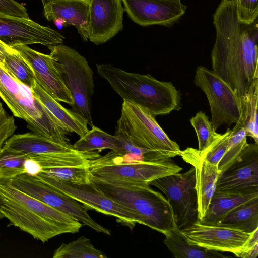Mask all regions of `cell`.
<instances>
[{"instance_id":"30bf717a","label":"cell","mask_w":258,"mask_h":258,"mask_svg":"<svg viewBox=\"0 0 258 258\" xmlns=\"http://www.w3.org/2000/svg\"><path fill=\"white\" fill-rule=\"evenodd\" d=\"M6 181L22 192L70 215L82 225L97 232L111 235L110 230L91 217L87 208L83 205L43 182L36 176L25 173Z\"/></svg>"},{"instance_id":"ac0fdd59","label":"cell","mask_w":258,"mask_h":258,"mask_svg":"<svg viewBox=\"0 0 258 258\" xmlns=\"http://www.w3.org/2000/svg\"><path fill=\"white\" fill-rule=\"evenodd\" d=\"M124 11L135 23L169 26L182 16L187 7L181 0H122Z\"/></svg>"},{"instance_id":"7c38bea8","label":"cell","mask_w":258,"mask_h":258,"mask_svg":"<svg viewBox=\"0 0 258 258\" xmlns=\"http://www.w3.org/2000/svg\"><path fill=\"white\" fill-rule=\"evenodd\" d=\"M41 180L76 200L88 210H94L114 217L118 222L131 230L137 223L139 224L136 216L131 210L108 197L91 181L88 183L75 184L51 179Z\"/></svg>"},{"instance_id":"ab89813d","label":"cell","mask_w":258,"mask_h":258,"mask_svg":"<svg viewBox=\"0 0 258 258\" xmlns=\"http://www.w3.org/2000/svg\"><path fill=\"white\" fill-rule=\"evenodd\" d=\"M42 2V4H44L46 2H47L48 0H41Z\"/></svg>"},{"instance_id":"277c9868","label":"cell","mask_w":258,"mask_h":258,"mask_svg":"<svg viewBox=\"0 0 258 258\" xmlns=\"http://www.w3.org/2000/svg\"><path fill=\"white\" fill-rule=\"evenodd\" d=\"M97 72L127 102L140 106L156 117L179 110L181 95L171 82L150 74L130 73L109 64H97Z\"/></svg>"},{"instance_id":"8fae6325","label":"cell","mask_w":258,"mask_h":258,"mask_svg":"<svg viewBox=\"0 0 258 258\" xmlns=\"http://www.w3.org/2000/svg\"><path fill=\"white\" fill-rule=\"evenodd\" d=\"M149 184L165 194L180 231L199 220L195 173L192 166L185 173L164 176Z\"/></svg>"},{"instance_id":"44dd1931","label":"cell","mask_w":258,"mask_h":258,"mask_svg":"<svg viewBox=\"0 0 258 258\" xmlns=\"http://www.w3.org/2000/svg\"><path fill=\"white\" fill-rule=\"evenodd\" d=\"M4 146L13 151L31 156L77 153L73 145L51 139L34 132L13 135Z\"/></svg>"},{"instance_id":"ba28073f","label":"cell","mask_w":258,"mask_h":258,"mask_svg":"<svg viewBox=\"0 0 258 258\" xmlns=\"http://www.w3.org/2000/svg\"><path fill=\"white\" fill-rule=\"evenodd\" d=\"M88 167L91 176L99 179L148 183L182 170L170 158L157 161L123 162L113 151L91 160Z\"/></svg>"},{"instance_id":"7402d4cb","label":"cell","mask_w":258,"mask_h":258,"mask_svg":"<svg viewBox=\"0 0 258 258\" xmlns=\"http://www.w3.org/2000/svg\"><path fill=\"white\" fill-rule=\"evenodd\" d=\"M31 89L33 94L70 133H75L81 137L89 131L87 121L84 117L62 106L37 82Z\"/></svg>"},{"instance_id":"5bb4252c","label":"cell","mask_w":258,"mask_h":258,"mask_svg":"<svg viewBox=\"0 0 258 258\" xmlns=\"http://www.w3.org/2000/svg\"><path fill=\"white\" fill-rule=\"evenodd\" d=\"M64 39L59 32L29 18L0 13V40L10 47L33 44L48 47L62 44Z\"/></svg>"},{"instance_id":"74e56055","label":"cell","mask_w":258,"mask_h":258,"mask_svg":"<svg viewBox=\"0 0 258 258\" xmlns=\"http://www.w3.org/2000/svg\"><path fill=\"white\" fill-rule=\"evenodd\" d=\"M13 50L12 48L7 46L0 40V64H3L7 55Z\"/></svg>"},{"instance_id":"e575fe53","label":"cell","mask_w":258,"mask_h":258,"mask_svg":"<svg viewBox=\"0 0 258 258\" xmlns=\"http://www.w3.org/2000/svg\"><path fill=\"white\" fill-rule=\"evenodd\" d=\"M237 16L242 22L250 24L257 19L258 0H235Z\"/></svg>"},{"instance_id":"f35d334b","label":"cell","mask_w":258,"mask_h":258,"mask_svg":"<svg viewBox=\"0 0 258 258\" xmlns=\"http://www.w3.org/2000/svg\"><path fill=\"white\" fill-rule=\"evenodd\" d=\"M258 254V244L246 251L240 253L237 257L242 258H256Z\"/></svg>"},{"instance_id":"f1b7e54d","label":"cell","mask_w":258,"mask_h":258,"mask_svg":"<svg viewBox=\"0 0 258 258\" xmlns=\"http://www.w3.org/2000/svg\"><path fill=\"white\" fill-rule=\"evenodd\" d=\"M84 236L68 243L62 242L54 251L53 258H106Z\"/></svg>"},{"instance_id":"3957f363","label":"cell","mask_w":258,"mask_h":258,"mask_svg":"<svg viewBox=\"0 0 258 258\" xmlns=\"http://www.w3.org/2000/svg\"><path fill=\"white\" fill-rule=\"evenodd\" d=\"M91 181L106 196L131 210L139 224L164 235L173 231L181 235L172 207L161 193L148 183L104 180L91 176Z\"/></svg>"},{"instance_id":"9a60e30c","label":"cell","mask_w":258,"mask_h":258,"mask_svg":"<svg viewBox=\"0 0 258 258\" xmlns=\"http://www.w3.org/2000/svg\"><path fill=\"white\" fill-rule=\"evenodd\" d=\"M216 191L240 194L258 193V145L248 144L218 176Z\"/></svg>"},{"instance_id":"f546056e","label":"cell","mask_w":258,"mask_h":258,"mask_svg":"<svg viewBox=\"0 0 258 258\" xmlns=\"http://www.w3.org/2000/svg\"><path fill=\"white\" fill-rule=\"evenodd\" d=\"M29 157L3 146L0 150V180H8L27 173Z\"/></svg>"},{"instance_id":"d4e9b609","label":"cell","mask_w":258,"mask_h":258,"mask_svg":"<svg viewBox=\"0 0 258 258\" xmlns=\"http://www.w3.org/2000/svg\"><path fill=\"white\" fill-rule=\"evenodd\" d=\"M240 98L241 109L238 121L232 130L236 131L244 128L247 136L252 138L258 144V79L250 85Z\"/></svg>"},{"instance_id":"4fadbf2b","label":"cell","mask_w":258,"mask_h":258,"mask_svg":"<svg viewBox=\"0 0 258 258\" xmlns=\"http://www.w3.org/2000/svg\"><path fill=\"white\" fill-rule=\"evenodd\" d=\"M181 233L190 244L210 250L231 252L237 257L252 234L230 228L203 224L199 220L182 229Z\"/></svg>"},{"instance_id":"5b68a950","label":"cell","mask_w":258,"mask_h":258,"mask_svg":"<svg viewBox=\"0 0 258 258\" xmlns=\"http://www.w3.org/2000/svg\"><path fill=\"white\" fill-rule=\"evenodd\" d=\"M0 97L14 116L25 120L32 132L69 142L70 133L33 94L0 64Z\"/></svg>"},{"instance_id":"83f0119b","label":"cell","mask_w":258,"mask_h":258,"mask_svg":"<svg viewBox=\"0 0 258 258\" xmlns=\"http://www.w3.org/2000/svg\"><path fill=\"white\" fill-rule=\"evenodd\" d=\"M34 175L40 180L51 179L75 184L91 182V173L88 165L40 168Z\"/></svg>"},{"instance_id":"2e32d148","label":"cell","mask_w":258,"mask_h":258,"mask_svg":"<svg viewBox=\"0 0 258 258\" xmlns=\"http://www.w3.org/2000/svg\"><path fill=\"white\" fill-rule=\"evenodd\" d=\"M30 66L36 82L52 98L58 102L68 104L71 107L74 100L67 87L54 61L49 54L37 51L27 45L12 47Z\"/></svg>"},{"instance_id":"e0dca14e","label":"cell","mask_w":258,"mask_h":258,"mask_svg":"<svg viewBox=\"0 0 258 258\" xmlns=\"http://www.w3.org/2000/svg\"><path fill=\"white\" fill-rule=\"evenodd\" d=\"M88 39L96 45L103 44L123 28L122 0H89Z\"/></svg>"},{"instance_id":"836d02e7","label":"cell","mask_w":258,"mask_h":258,"mask_svg":"<svg viewBox=\"0 0 258 258\" xmlns=\"http://www.w3.org/2000/svg\"><path fill=\"white\" fill-rule=\"evenodd\" d=\"M232 131L227 128L226 132L214 141L208 148L200 151L202 157L210 163L217 165L225 153L228 146L229 138Z\"/></svg>"},{"instance_id":"6da1fadb","label":"cell","mask_w":258,"mask_h":258,"mask_svg":"<svg viewBox=\"0 0 258 258\" xmlns=\"http://www.w3.org/2000/svg\"><path fill=\"white\" fill-rule=\"evenodd\" d=\"M213 18L212 71L240 97L258 79V19L250 24L240 21L235 0H221Z\"/></svg>"},{"instance_id":"ffe728a7","label":"cell","mask_w":258,"mask_h":258,"mask_svg":"<svg viewBox=\"0 0 258 258\" xmlns=\"http://www.w3.org/2000/svg\"><path fill=\"white\" fill-rule=\"evenodd\" d=\"M43 6L48 21L74 26L82 39L88 40L89 0H48Z\"/></svg>"},{"instance_id":"52a82bcc","label":"cell","mask_w":258,"mask_h":258,"mask_svg":"<svg viewBox=\"0 0 258 258\" xmlns=\"http://www.w3.org/2000/svg\"><path fill=\"white\" fill-rule=\"evenodd\" d=\"M65 85L72 94L74 111L94 126L91 98L94 92L93 71L86 58L76 50L62 44L47 47Z\"/></svg>"},{"instance_id":"4dcf8cb0","label":"cell","mask_w":258,"mask_h":258,"mask_svg":"<svg viewBox=\"0 0 258 258\" xmlns=\"http://www.w3.org/2000/svg\"><path fill=\"white\" fill-rule=\"evenodd\" d=\"M3 66L18 81L29 88L35 85L36 81L32 69L14 49L7 55Z\"/></svg>"},{"instance_id":"8d00e7d4","label":"cell","mask_w":258,"mask_h":258,"mask_svg":"<svg viewBox=\"0 0 258 258\" xmlns=\"http://www.w3.org/2000/svg\"><path fill=\"white\" fill-rule=\"evenodd\" d=\"M0 13L15 17L29 18L25 7L15 0H0Z\"/></svg>"},{"instance_id":"7a4b0ae2","label":"cell","mask_w":258,"mask_h":258,"mask_svg":"<svg viewBox=\"0 0 258 258\" xmlns=\"http://www.w3.org/2000/svg\"><path fill=\"white\" fill-rule=\"evenodd\" d=\"M0 217L42 242L75 233L82 224L70 215L0 180Z\"/></svg>"},{"instance_id":"9c48e42d","label":"cell","mask_w":258,"mask_h":258,"mask_svg":"<svg viewBox=\"0 0 258 258\" xmlns=\"http://www.w3.org/2000/svg\"><path fill=\"white\" fill-rule=\"evenodd\" d=\"M194 82L205 94L210 105L211 122L215 130L223 125H231L238 120L240 98L212 70L198 66Z\"/></svg>"},{"instance_id":"603a6c76","label":"cell","mask_w":258,"mask_h":258,"mask_svg":"<svg viewBox=\"0 0 258 258\" xmlns=\"http://www.w3.org/2000/svg\"><path fill=\"white\" fill-rule=\"evenodd\" d=\"M256 197L258 193L240 194L215 190L205 216L199 221L205 225H215L234 208Z\"/></svg>"},{"instance_id":"1f68e13d","label":"cell","mask_w":258,"mask_h":258,"mask_svg":"<svg viewBox=\"0 0 258 258\" xmlns=\"http://www.w3.org/2000/svg\"><path fill=\"white\" fill-rule=\"evenodd\" d=\"M190 122L196 133L200 151L205 150L221 135L216 132L208 117L202 111L192 117Z\"/></svg>"},{"instance_id":"484cf974","label":"cell","mask_w":258,"mask_h":258,"mask_svg":"<svg viewBox=\"0 0 258 258\" xmlns=\"http://www.w3.org/2000/svg\"><path fill=\"white\" fill-rule=\"evenodd\" d=\"M80 152H89L94 150L111 149L118 153L121 149V140L117 135H112L93 126L73 145Z\"/></svg>"},{"instance_id":"d6a6232c","label":"cell","mask_w":258,"mask_h":258,"mask_svg":"<svg viewBox=\"0 0 258 258\" xmlns=\"http://www.w3.org/2000/svg\"><path fill=\"white\" fill-rule=\"evenodd\" d=\"M248 144L247 136L244 128L236 131H232L227 149L218 165L220 173L234 161Z\"/></svg>"},{"instance_id":"4316f807","label":"cell","mask_w":258,"mask_h":258,"mask_svg":"<svg viewBox=\"0 0 258 258\" xmlns=\"http://www.w3.org/2000/svg\"><path fill=\"white\" fill-rule=\"evenodd\" d=\"M164 243L176 258H223L229 256L188 243L181 235L171 231L164 234Z\"/></svg>"},{"instance_id":"cb8c5ba5","label":"cell","mask_w":258,"mask_h":258,"mask_svg":"<svg viewBox=\"0 0 258 258\" xmlns=\"http://www.w3.org/2000/svg\"><path fill=\"white\" fill-rule=\"evenodd\" d=\"M214 225L230 228L248 233L253 232L258 229V197L236 207Z\"/></svg>"},{"instance_id":"d590c367","label":"cell","mask_w":258,"mask_h":258,"mask_svg":"<svg viewBox=\"0 0 258 258\" xmlns=\"http://www.w3.org/2000/svg\"><path fill=\"white\" fill-rule=\"evenodd\" d=\"M16 129L17 125L14 117L7 113L0 102V150Z\"/></svg>"},{"instance_id":"d6986e66","label":"cell","mask_w":258,"mask_h":258,"mask_svg":"<svg viewBox=\"0 0 258 258\" xmlns=\"http://www.w3.org/2000/svg\"><path fill=\"white\" fill-rule=\"evenodd\" d=\"M180 156L195 169L198 217L200 221L205 216L215 191L220 174L218 167L205 160L198 149L191 147L181 151Z\"/></svg>"},{"instance_id":"8992f818","label":"cell","mask_w":258,"mask_h":258,"mask_svg":"<svg viewBox=\"0 0 258 258\" xmlns=\"http://www.w3.org/2000/svg\"><path fill=\"white\" fill-rule=\"evenodd\" d=\"M115 135L122 137L135 146L151 151L162 159L180 156L178 144L171 140L144 108L123 101Z\"/></svg>"}]
</instances>
